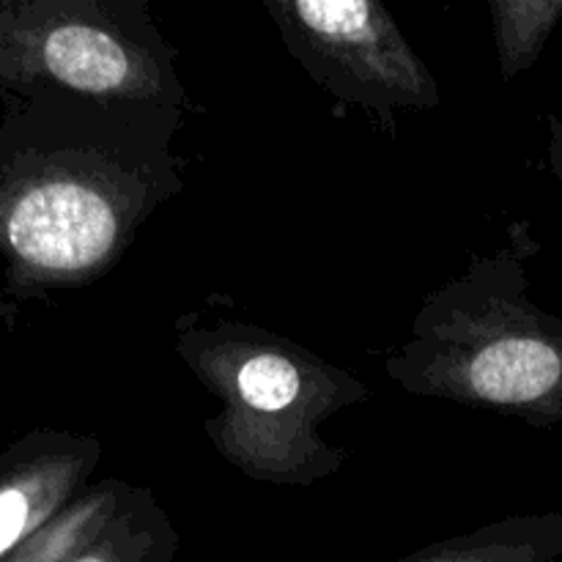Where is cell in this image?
Wrapping results in <instances>:
<instances>
[{"instance_id":"1","label":"cell","mask_w":562,"mask_h":562,"mask_svg":"<svg viewBox=\"0 0 562 562\" xmlns=\"http://www.w3.org/2000/svg\"><path fill=\"white\" fill-rule=\"evenodd\" d=\"M58 88V86H55ZM184 110L58 88L47 135L0 168V250L20 285L69 289L108 274L184 190Z\"/></svg>"},{"instance_id":"2","label":"cell","mask_w":562,"mask_h":562,"mask_svg":"<svg viewBox=\"0 0 562 562\" xmlns=\"http://www.w3.org/2000/svg\"><path fill=\"white\" fill-rule=\"evenodd\" d=\"M536 252L530 225H510L508 245L428 294L409 338L384 357L387 376L423 398L560 426L562 318L530 300Z\"/></svg>"},{"instance_id":"3","label":"cell","mask_w":562,"mask_h":562,"mask_svg":"<svg viewBox=\"0 0 562 562\" xmlns=\"http://www.w3.org/2000/svg\"><path fill=\"white\" fill-rule=\"evenodd\" d=\"M176 351L220 398L209 442L236 470L272 486H313L346 464L318 423L371 398L366 382L316 351L239 322L181 329Z\"/></svg>"},{"instance_id":"4","label":"cell","mask_w":562,"mask_h":562,"mask_svg":"<svg viewBox=\"0 0 562 562\" xmlns=\"http://www.w3.org/2000/svg\"><path fill=\"white\" fill-rule=\"evenodd\" d=\"M0 71L104 102L187 110L179 58L146 0L0 3Z\"/></svg>"},{"instance_id":"5","label":"cell","mask_w":562,"mask_h":562,"mask_svg":"<svg viewBox=\"0 0 562 562\" xmlns=\"http://www.w3.org/2000/svg\"><path fill=\"white\" fill-rule=\"evenodd\" d=\"M285 49L322 91L395 126L442 104L437 77L376 0H267Z\"/></svg>"},{"instance_id":"6","label":"cell","mask_w":562,"mask_h":562,"mask_svg":"<svg viewBox=\"0 0 562 562\" xmlns=\"http://www.w3.org/2000/svg\"><path fill=\"white\" fill-rule=\"evenodd\" d=\"M102 459L97 437L53 434L0 475V562L86 492Z\"/></svg>"},{"instance_id":"7","label":"cell","mask_w":562,"mask_h":562,"mask_svg":"<svg viewBox=\"0 0 562 562\" xmlns=\"http://www.w3.org/2000/svg\"><path fill=\"white\" fill-rule=\"evenodd\" d=\"M398 562H562V514L510 516Z\"/></svg>"},{"instance_id":"8","label":"cell","mask_w":562,"mask_h":562,"mask_svg":"<svg viewBox=\"0 0 562 562\" xmlns=\"http://www.w3.org/2000/svg\"><path fill=\"white\" fill-rule=\"evenodd\" d=\"M132 494L135 486L121 477H108L97 486H88L75 503L66 505L3 562H71L113 525Z\"/></svg>"},{"instance_id":"9","label":"cell","mask_w":562,"mask_h":562,"mask_svg":"<svg viewBox=\"0 0 562 562\" xmlns=\"http://www.w3.org/2000/svg\"><path fill=\"white\" fill-rule=\"evenodd\" d=\"M179 532L151 488L135 486L113 525L71 562H173Z\"/></svg>"},{"instance_id":"10","label":"cell","mask_w":562,"mask_h":562,"mask_svg":"<svg viewBox=\"0 0 562 562\" xmlns=\"http://www.w3.org/2000/svg\"><path fill=\"white\" fill-rule=\"evenodd\" d=\"M492 31L499 75L514 80L532 69L562 20V0H492Z\"/></svg>"},{"instance_id":"11","label":"cell","mask_w":562,"mask_h":562,"mask_svg":"<svg viewBox=\"0 0 562 562\" xmlns=\"http://www.w3.org/2000/svg\"><path fill=\"white\" fill-rule=\"evenodd\" d=\"M549 168H552L554 179L562 184V108L552 119V132H549V148H547Z\"/></svg>"}]
</instances>
